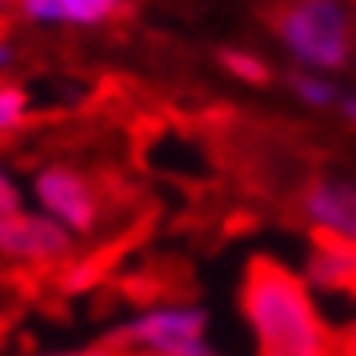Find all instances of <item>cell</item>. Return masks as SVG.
I'll use <instances>...</instances> for the list:
<instances>
[{
  "mask_svg": "<svg viewBox=\"0 0 356 356\" xmlns=\"http://www.w3.org/2000/svg\"><path fill=\"white\" fill-rule=\"evenodd\" d=\"M340 356H356V321L340 332Z\"/></svg>",
  "mask_w": 356,
  "mask_h": 356,
  "instance_id": "15",
  "label": "cell"
},
{
  "mask_svg": "<svg viewBox=\"0 0 356 356\" xmlns=\"http://www.w3.org/2000/svg\"><path fill=\"white\" fill-rule=\"evenodd\" d=\"M113 268V252H88V257H72L60 264V276H56V284L60 292L68 296H81V292H92L100 289V280L108 276Z\"/></svg>",
  "mask_w": 356,
  "mask_h": 356,
  "instance_id": "9",
  "label": "cell"
},
{
  "mask_svg": "<svg viewBox=\"0 0 356 356\" xmlns=\"http://www.w3.org/2000/svg\"><path fill=\"white\" fill-rule=\"evenodd\" d=\"M44 356H120L113 340H100V344H84V348H65V353H44Z\"/></svg>",
  "mask_w": 356,
  "mask_h": 356,
  "instance_id": "14",
  "label": "cell"
},
{
  "mask_svg": "<svg viewBox=\"0 0 356 356\" xmlns=\"http://www.w3.org/2000/svg\"><path fill=\"white\" fill-rule=\"evenodd\" d=\"M220 65L244 84H268V76H273L268 60H260L257 52H244V49H225L220 52Z\"/></svg>",
  "mask_w": 356,
  "mask_h": 356,
  "instance_id": "11",
  "label": "cell"
},
{
  "mask_svg": "<svg viewBox=\"0 0 356 356\" xmlns=\"http://www.w3.org/2000/svg\"><path fill=\"white\" fill-rule=\"evenodd\" d=\"M29 120V92L17 84H0V136H13Z\"/></svg>",
  "mask_w": 356,
  "mask_h": 356,
  "instance_id": "12",
  "label": "cell"
},
{
  "mask_svg": "<svg viewBox=\"0 0 356 356\" xmlns=\"http://www.w3.org/2000/svg\"><path fill=\"white\" fill-rule=\"evenodd\" d=\"M29 193H33L36 209L49 212L56 225H65L76 241L97 236L100 220H104V200H100V188L84 177L81 168L60 164V161L40 164L33 172Z\"/></svg>",
  "mask_w": 356,
  "mask_h": 356,
  "instance_id": "4",
  "label": "cell"
},
{
  "mask_svg": "<svg viewBox=\"0 0 356 356\" xmlns=\"http://www.w3.org/2000/svg\"><path fill=\"white\" fill-rule=\"evenodd\" d=\"M24 209V193H20L17 177H8L4 168H0V216H13V212Z\"/></svg>",
  "mask_w": 356,
  "mask_h": 356,
  "instance_id": "13",
  "label": "cell"
},
{
  "mask_svg": "<svg viewBox=\"0 0 356 356\" xmlns=\"http://www.w3.org/2000/svg\"><path fill=\"white\" fill-rule=\"evenodd\" d=\"M300 276L316 296H356V244L308 228V252Z\"/></svg>",
  "mask_w": 356,
  "mask_h": 356,
  "instance_id": "6",
  "label": "cell"
},
{
  "mask_svg": "<svg viewBox=\"0 0 356 356\" xmlns=\"http://www.w3.org/2000/svg\"><path fill=\"white\" fill-rule=\"evenodd\" d=\"M241 316L257 356H340V337L324 321L316 292L273 257L244 264Z\"/></svg>",
  "mask_w": 356,
  "mask_h": 356,
  "instance_id": "1",
  "label": "cell"
},
{
  "mask_svg": "<svg viewBox=\"0 0 356 356\" xmlns=\"http://www.w3.org/2000/svg\"><path fill=\"white\" fill-rule=\"evenodd\" d=\"M8 60H13V49H8V44H4V40H0V68L8 65Z\"/></svg>",
  "mask_w": 356,
  "mask_h": 356,
  "instance_id": "17",
  "label": "cell"
},
{
  "mask_svg": "<svg viewBox=\"0 0 356 356\" xmlns=\"http://www.w3.org/2000/svg\"><path fill=\"white\" fill-rule=\"evenodd\" d=\"M337 108H340V116H344V120H348V124L356 129V97H340Z\"/></svg>",
  "mask_w": 356,
  "mask_h": 356,
  "instance_id": "16",
  "label": "cell"
},
{
  "mask_svg": "<svg viewBox=\"0 0 356 356\" xmlns=\"http://www.w3.org/2000/svg\"><path fill=\"white\" fill-rule=\"evenodd\" d=\"M120 353H161V356H220L212 340L209 308L184 305V300H161L129 321H120L108 337Z\"/></svg>",
  "mask_w": 356,
  "mask_h": 356,
  "instance_id": "3",
  "label": "cell"
},
{
  "mask_svg": "<svg viewBox=\"0 0 356 356\" xmlns=\"http://www.w3.org/2000/svg\"><path fill=\"white\" fill-rule=\"evenodd\" d=\"M300 216L312 232H332L356 244V184L340 177H316L300 188Z\"/></svg>",
  "mask_w": 356,
  "mask_h": 356,
  "instance_id": "7",
  "label": "cell"
},
{
  "mask_svg": "<svg viewBox=\"0 0 356 356\" xmlns=\"http://www.w3.org/2000/svg\"><path fill=\"white\" fill-rule=\"evenodd\" d=\"M76 257V236L65 225H56L49 212L20 209L0 216V260L17 268H60Z\"/></svg>",
  "mask_w": 356,
  "mask_h": 356,
  "instance_id": "5",
  "label": "cell"
},
{
  "mask_svg": "<svg viewBox=\"0 0 356 356\" xmlns=\"http://www.w3.org/2000/svg\"><path fill=\"white\" fill-rule=\"evenodd\" d=\"M120 356H161V353H120Z\"/></svg>",
  "mask_w": 356,
  "mask_h": 356,
  "instance_id": "18",
  "label": "cell"
},
{
  "mask_svg": "<svg viewBox=\"0 0 356 356\" xmlns=\"http://www.w3.org/2000/svg\"><path fill=\"white\" fill-rule=\"evenodd\" d=\"M20 13L40 24H108L129 13V0H17Z\"/></svg>",
  "mask_w": 356,
  "mask_h": 356,
  "instance_id": "8",
  "label": "cell"
},
{
  "mask_svg": "<svg viewBox=\"0 0 356 356\" xmlns=\"http://www.w3.org/2000/svg\"><path fill=\"white\" fill-rule=\"evenodd\" d=\"M280 44L316 72H337L353 60V17L340 0H280L268 8Z\"/></svg>",
  "mask_w": 356,
  "mask_h": 356,
  "instance_id": "2",
  "label": "cell"
},
{
  "mask_svg": "<svg viewBox=\"0 0 356 356\" xmlns=\"http://www.w3.org/2000/svg\"><path fill=\"white\" fill-rule=\"evenodd\" d=\"M289 88H292V97L305 100L308 108H337L340 97H344L337 84L316 76V72H289Z\"/></svg>",
  "mask_w": 356,
  "mask_h": 356,
  "instance_id": "10",
  "label": "cell"
}]
</instances>
